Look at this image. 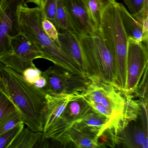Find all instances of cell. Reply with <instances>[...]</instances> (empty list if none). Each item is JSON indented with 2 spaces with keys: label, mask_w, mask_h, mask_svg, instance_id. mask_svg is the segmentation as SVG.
Wrapping results in <instances>:
<instances>
[{
  "label": "cell",
  "mask_w": 148,
  "mask_h": 148,
  "mask_svg": "<svg viewBox=\"0 0 148 148\" xmlns=\"http://www.w3.org/2000/svg\"><path fill=\"white\" fill-rule=\"evenodd\" d=\"M2 1H3V0H0V6H1V5Z\"/></svg>",
  "instance_id": "cell-29"
},
{
  "label": "cell",
  "mask_w": 148,
  "mask_h": 148,
  "mask_svg": "<svg viewBox=\"0 0 148 148\" xmlns=\"http://www.w3.org/2000/svg\"><path fill=\"white\" fill-rule=\"evenodd\" d=\"M18 111L15 106L0 85V121L7 115Z\"/></svg>",
  "instance_id": "cell-23"
},
{
  "label": "cell",
  "mask_w": 148,
  "mask_h": 148,
  "mask_svg": "<svg viewBox=\"0 0 148 148\" xmlns=\"http://www.w3.org/2000/svg\"><path fill=\"white\" fill-rule=\"evenodd\" d=\"M42 75L47 82L44 91L51 95L83 93L89 79L83 74L73 73L58 66H50Z\"/></svg>",
  "instance_id": "cell-7"
},
{
  "label": "cell",
  "mask_w": 148,
  "mask_h": 148,
  "mask_svg": "<svg viewBox=\"0 0 148 148\" xmlns=\"http://www.w3.org/2000/svg\"><path fill=\"white\" fill-rule=\"evenodd\" d=\"M0 85L16 107L22 122L33 131L43 132L46 99L44 90L0 62Z\"/></svg>",
  "instance_id": "cell-1"
},
{
  "label": "cell",
  "mask_w": 148,
  "mask_h": 148,
  "mask_svg": "<svg viewBox=\"0 0 148 148\" xmlns=\"http://www.w3.org/2000/svg\"><path fill=\"white\" fill-rule=\"evenodd\" d=\"M45 0H27L26 3H32L39 7L43 8L44 5Z\"/></svg>",
  "instance_id": "cell-28"
},
{
  "label": "cell",
  "mask_w": 148,
  "mask_h": 148,
  "mask_svg": "<svg viewBox=\"0 0 148 148\" xmlns=\"http://www.w3.org/2000/svg\"><path fill=\"white\" fill-rule=\"evenodd\" d=\"M82 97L83 93L80 92L56 95L46 94L43 132L46 131L60 116L70 101Z\"/></svg>",
  "instance_id": "cell-11"
},
{
  "label": "cell",
  "mask_w": 148,
  "mask_h": 148,
  "mask_svg": "<svg viewBox=\"0 0 148 148\" xmlns=\"http://www.w3.org/2000/svg\"><path fill=\"white\" fill-rule=\"evenodd\" d=\"M42 26L47 35L59 46V32L54 24L47 19L44 18Z\"/></svg>",
  "instance_id": "cell-25"
},
{
  "label": "cell",
  "mask_w": 148,
  "mask_h": 148,
  "mask_svg": "<svg viewBox=\"0 0 148 148\" xmlns=\"http://www.w3.org/2000/svg\"><path fill=\"white\" fill-rule=\"evenodd\" d=\"M59 46L69 57L80 66L87 77L92 76L90 69L83 54L79 38L71 31L59 33Z\"/></svg>",
  "instance_id": "cell-12"
},
{
  "label": "cell",
  "mask_w": 148,
  "mask_h": 148,
  "mask_svg": "<svg viewBox=\"0 0 148 148\" xmlns=\"http://www.w3.org/2000/svg\"><path fill=\"white\" fill-rule=\"evenodd\" d=\"M24 127L25 124L22 123L0 135V148H9Z\"/></svg>",
  "instance_id": "cell-22"
},
{
  "label": "cell",
  "mask_w": 148,
  "mask_h": 148,
  "mask_svg": "<svg viewBox=\"0 0 148 148\" xmlns=\"http://www.w3.org/2000/svg\"><path fill=\"white\" fill-rule=\"evenodd\" d=\"M89 14L99 30L101 23V17L104 11L116 0H82Z\"/></svg>",
  "instance_id": "cell-18"
},
{
  "label": "cell",
  "mask_w": 148,
  "mask_h": 148,
  "mask_svg": "<svg viewBox=\"0 0 148 148\" xmlns=\"http://www.w3.org/2000/svg\"><path fill=\"white\" fill-rule=\"evenodd\" d=\"M117 7L123 26L128 38L139 42H143L142 25L134 18L121 3H118Z\"/></svg>",
  "instance_id": "cell-17"
},
{
  "label": "cell",
  "mask_w": 148,
  "mask_h": 148,
  "mask_svg": "<svg viewBox=\"0 0 148 148\" xmlns=\"http://www.w3.org/2000/svg\"><path fill=\"white\" fill-rule=\"evenodd\" d=\"M47 139L43 132L33 131L24 127L9 148H47Z\"/></svg>",
  "instance_id": "cell-16"
},
{
  "label": "cell",
  "mask_w": 148,
  "mask_h": 148,
  "mask_svg": "<svg viewBox=\"0 0 148 148\" xmlns=\"http://www.w3.org/2000/svg\"><path fill=\"white\" fill-rule=\"evenodd\" d=\"M54 25L59 33L72 32L63 0H58Z\"/></svg>",
  "instance_id": "cell-20"
},
{
  "label": "cell",
  "mask_w": 148,
  "mask_h": 148,
  "mask_svg": "<svg viewBox=\"0 0 148 148\" xmlns=\"http://www.w3.org/2000/svg\"><path fill=\"white\" fill-rule=\"evenodd\" d=\"M22 123L21 116L18 112L10 113L0 121V135Z\"/></svg>",
  "instance_id": "cell-21"
},
{
  "label": "cell",
  "mask_w": 148,
  "mask_h": 148,
  "mask_svg": "<svg viewBox=\"0 0 148 148\" xmlns=\"http://www.w3.org/2000/svg\"><path fill=\"white\" fill-rule=\"evenodd\" d=\"M47 84V82L46 79L45 77L42 75L36 79V81L33 85L38 89L43 90L46 86Z\"/></svg>",
  "instance_id": "cell-27"
},
{
  "label": "cell",
  "mask_w": 148,
  "mask_h": 148,
  "mask_svg": "<svg viewBox=\"0 0 148 148\" xmlns=\"http://www.w3.org/2000/svg\"><path fill=\"white\" fill-rule=\"evenodd\" d=\"M147 125H128L118 135L117 144L131 148H148Z\"/></svg>",
  "instance_id": "cell-15"
},
{
  "label": "cell",
  "mask_w": 148,
  "mask_h": 148,
  "mask_svg": "<svg viewBox=\"0 0 148 148\" xmlns=\"http://www.w3.org/2000/svg\"><path fill=\"white\" fill-rule=\"evenodd\" d=\"M44 18L42 8L29 7L23 1L17 8L18 32H21L37 46L43 54V59L73 73L85 75L78 64L47 35L42 26Z\"/></svg>",
  "instance_id": "cell-2"
},
{
  "label": "cell",
  "mask_w": 148,
  "mask_h": 148,
  "mask_svg": "<svg viewBox=\"0 0 148 148\" xmlns=\"http://www.w3.org/2000/svg\"><path fill=\"white\" fill-rule=\"evenodd\" d=\"M56 141L61 145L66 146L70 143L77 148H97L105 147L94 134L74 126L66 130Z\"/></svg>",
  "instance_id": "cell-14"
},
{
  "label": "cell",
  "mask_w": 148,
  "mask_h": 148,
  "mask_svg": "<svg viewBox=\"0 0 148 148\" xmlns=\"http://www.w3.org/2000/svg\"><path fill=\"white\" fill-rule=\"evenodd\" d=\"M148 45L128 38L126 86L124 91L132 95L137 90L148 69Z\"/></svg>",
  "instance_id": "cell-8"
},
{
  "label": "cell",
  "mask_w": 148,
  "mask_h": 148,
  "mask_svg": "<svg viewBox=\"0 0 148 148\" xmlns=\"http://www.w3.org/2000/svg\"><path fill=\"white\" fill-rule=\"evenodd\" d=\"M99 30L114 56L116 84L124 90L126 83L128 37L122 24L116 1L110 4L104 11Z\"/></svg>",
  "instance_id": "cell-4"
},
{
  "label": "cell",
  "mask_w": 148,
  "mask_h": 148,
  "mask_svg": "<svg viewBox=\"0 0 148 148\" xmlns=\"http://www.w3.org/2000/svg\"><path fill=\"white\" fill-rule=\"evenodd\" d=\"M73 126L90 132L99 139L105 133H112L116 135L111 121L92 109L82 118L76 121Z\"/></svg>",
  "instance_id": "cell-13"
},
{
  "label": "cell",
  "mask_w": 148,
  "mask_h": 148,
  "mask_svg": "<svg viewBox=\"0 0 148 148\" xmlns=\"http://www.w3.org/2000/svg\"><path fill=\"white\" fill-rule=\"evenodd\" d=\"M72 31L79 38L98 30L82 0H63Z\"/></svg>",
  "instance_id": "cell-10"
},
{
  "label": "cell",
  "mask_w": 148,
  "mask_h": 148,
  "mask_svg": "<svg viewBox=\"0 0 148 148\" xmlns=\"http://www.w3.org/2000/svg\"><path fill=\"white\" fill-rule=\"evenodd\" d=\"M79 40L92 76L101 77L107 81L116 84L114 56L99 30H97L92 35L80 37Z\"/></svg>",
  "instance_id": "cell-5"
},
{
  "label": "cell",
  "mask_w": 148,
  "mask_h": 148,
  "mask_svg": "<svg viewBox=\"0 0 148 148\" xmlns=\"http://www.w3.org/2000/svg\"><path fill=\"white\" fill-rule=\"evenodd\" d=\"M42 71L37 67L26 69L22 73L24 78L31 84H33L37 79L42 75Z\"/></svg>",
  "instance_id": "cell-26"
},
{
  "label": "cell",
  "mask_w": 148,
  "mask_h": 148,
  "mask_svg": "<svg viewBox=\"0 0 148 148\" xmlns=\"http://www.w3.org/2000/svg\"><path fill=\"white\" fill-rule=\"evenodd\" d=\"M132 17L140 23L148 19V0H123Z\"/></svg>",
  "instance_id": "cell-19"
},
{
  "label": "cell",
  "mask_w": 148,
  "mask_h": 148,
  "mask_svg": "<svg viewBox=\"0 0 148 148\" xmlns=\"http://www.w3.org/2000/svg\"><path fill=\"white\" fill-rule=\"evenodd\" d=\"M83 96L99 103L110 111L123 130L142 113V102L134 99L116 83L101 77L92 76Z\"/></svg>",
  "instance_id": "cell-3"
},
{
  "label": "cell",
  "mask_w": 148,
  "mask_h": 148,
  "mask_svg": "<svg viewBox=\"0 0 148 148\" xmlns=\"http://www.w3.org/2000/svg\"><path fill=\"white\" fill-rule=\"evenodd\" d=\"M13 53L2 57L0 62L22 75L27 68L35 67L33 60L43 59V55L37 46L21 32L10 38Z\"/></svg>",
  "instance_id": "cell-6"
},
{
  "label": "cell",
  "mask_w": 148,
  "mask_h": 148,
  "mask_svg": "<svg viewBox=\"0 0 148 148\" xmlns=\"http://www.w3.org/2000/svg\"><path fill=\"white\" fill-rule=\"evenodd\" d=\"M58 0H45L43 11L45 18L54 23Z\"/></svg>",
  "instance_id": "cell-24"
},
{
  "label": "cell",
  "mask_w": 148,
  "mask_h": 148,
  "mask_svg": "<svg viewBox=\"0 0 148 148\" xmlns=\"http://www.w3.org/2000/svg\"><path fill=\"white\" fill-rule=\"evenodd\" d=\"M25 0H3L0 6V59L12 53L10 38L18 32L17 10Z\"/></svg>",
  "instance_id": "cell-9"
}]
</instances>
